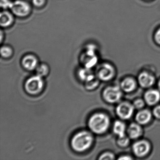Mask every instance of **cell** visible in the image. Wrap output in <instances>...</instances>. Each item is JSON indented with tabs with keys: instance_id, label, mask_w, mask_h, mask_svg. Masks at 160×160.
Wrapping results in <instances>:
<instances>
[{
	"instance_id": "3957f363",
	"label": "cell",
	"mask_w": 160,
	"mask_h": 160,
	"mask_svg": "<svg viewBox=\"0 0 160 160\" xmlns=\"http://www.w3.org/2000/svg\"><path fill=\"white\" fill-rule=\"evenodd\" d=\"M14 15L19 18H26L31 14L32 6L26 0H15L10 8Z\"/></svg>"
},
{
	"instance_id": "f1b7e54d",
	"label": "cell",
	"mask_w": 160,
	"mask_h": 160,
	"mask_svg": "<svg viewBox=\"0 0 160 160\" xmlns=\"http://www.w3.org/2000/svg\"><path fill=\"white\" fill-rule=\"evenodd\" d=\"M131 159H132V157L129 156H122L119 158V160H131Z\"/></svg>"
},
{
	"instance_id": "8fae6325",
	"label": "cell",
	"mask_w": 160,
	"mask_h": 160,
	"mask_svg": "<svg viewBox=\"0 0 160 160\" xmlns=\"http://www.w3.org/2000/svg\"><path fill=\"white\" fill-rule=\"evenodd\" d=\"M150 145L147 141L140 140L134 144L133 151L138 157H143L148 154L150 151Z\"/></svg>"
},
{
	"instance_id": "52a82bcc",
	"label": "cell",
	"mask_w": 160,
	"mask_h": 160,
	"mask_svg": "<svg viewBox=\"0 0 160 160\" xmlns=\"http://www.w3.org/2000/svg\"><path fill=\"white\" fill-rule=\"evenodd\" d=\"M81 59L84 67L91 69L95 66L98 62V58L95 54V48L92 46L89 48L86 53L82 56Z\"/></svg>"
},
{
	"instance_id": "484cf974",
	"label": "cell",
	"mask_w": 160,
	"mask_h": 160,
	"mask_svg": "<svg viewBox=\"0 0 160 160\" xmlns=\"http://www.w3.org/2000/svg\"><path fill=\"white\" fill-rule=\"evenodd\" d=\"M144 102L141 99H138L134 102L133 105L134 108L137 109H140L144 106Z\"/></svg>"
},
{
	"instance_id": "4fadbf2b",
	"label": "cell",
	"mask_w": 160,
	"mask_h": 160,
	"mask_svg": "<svg viewBox=\"0 0 160 160\" xmlns=\"http://www.w3.org/2000/svg\"><path fill=\"white\" fill-rule=\"evenodd\" d=\"M145 102L149 105H153L157 103L160 99V92L156 90H150L145 94Z\"/></svg>"
},
{
	"instance_id": "f546056e",
	"label": "cell",
	"mask_w": 160,
	"mask_h": 160,
	"mask_svg": "<svg viewBox=\"0 0 160 160\" xmlns=\"http://www.w3.org/2000/svg\"><path fill=\"white\" fill-rule=\"evenodd\" d=\"M4 33L2 30H1V43H2V42L4 40Z\"/></svg>"
},
{
	"instance_id": "7c38bea8",
	"label": "cell",
	"mask_w": 160,
	"mask_h": 160,
	"mask_svg": "<svg viewBox=\"0 0 160 160\" xmlns=\"http://www.w3.org/2000/svg\"><path fill=\"white\" fill-rule=\"evenodd\" d=\"M138 81L141 87L148 88L152 86L154 82V78L148 73L143 72L138 76Z\"/></svg>"
},
{
	"instance_id": "4316f807",
	"label": "cell",
	"mask_w": 160,
	"mask_h": 160,
	"mask_svg": "<svg viewBox=\"0 0 160 160\" xmlns=\"http://www.w3.org/2000/svg\"><path fill=\"white\" fill-rule=\"evenodd\" d=\"M153 114L155 118L160 119V105L157 106L153 110Z\"/></svg>"
},
{
	"instance_id": "603a6c76",
	"label": "cell",
	"mask_w": 160,
	"mask_h": 160,
	"mask_svg": "<svg viewBox=\"0 0 160 160\" xmlns=\"http://www.w3.org/2000/svg\"><path fill=\"white\" fill-rule=\"evenodd\" d=\"M129 143V139L126 136L121 137H119L118 140V143L121 147H125Z\"/></svg>"
},
{
	"instance_id": "44dd1931",
	"label": "cell",
	"mask_w": 160,
	"mask_h": 160,
	"mask_svg": "<svg viewBox=\"0 0 160 160\" xmlns=\"http://www.w3.org/2000/svg\"><path fill=\"white\" fill-rule=\"evenodd\" d=\"M99 84V79L96 76L94 78L85 82V88L88 90H92L96 88Z\"/></svg>"
},
{
	"instance_id": "7402d4cb",
	"label": "cell",
	"mask_w": 160,
	"mask_h": 160,
	"mask_svg": "<svg viewBox=\"0 0 160 160\" xmlns=\"http://www.w3.org/2000/svg\"><path fill=\"white\" fill-rule=\"evenodd\" d=\"M47 0H32V5L37 8H42L45 6Z\"/></svg>"
},
{
	"instance_id": "7a4b0ae2",
	"label": "cell",
	"mask_w": 160,
	"mask_h": 160,
	"mask_svg": "<svg viewBox=\"0 0 160 160\" xmlns=\"http://www.w3.org/2000/svg\"><path fill=\"white\" fill-rule=\"evenodd\" d=\"M110 120L104 113H95L90 117L88 125L90 130L96 134H102L109 128Z\"/></svg>"
},
{
	"instance_id": "277c9868",
	"label": "cell",
	"mask_w": 160,
	"mask_h": 160,
	"mask_svg": "<svg viewBox=\"0 0 160 160\" xmlns=\"http://www.w3.org/2000/svg\"><path fill=\"white\" fill-rule=\"evenodd\" d=\"M44 86L42 77L33 76L28 79L25 84L26 92L31 95H37L42 92Z\"/></svg>"
},
{
	"instance_id": "8992f818",
	"label": "cell",
	"mask_w": 160,
	"mask_h": 160,
	"mask_svg": "<svg viewBox=\"0 0 160 160\" xmlns=\"http://www.w3.org/2000/svg\"><path fill=\"white\" fill-rule=\"evenodd\" d=\"M122 93L118 87H109L107 88L103 92L104 99L110 103H114L118 102L121 98Z\"/></svg>"
},
{
	"instance_id": "6da1fadb",
	"label": "cell",
	"mask_w": 160,
	"mask_h": 160,
	"mask_svg": "<svg viewBox=\"0 0 160 160\" xmlns=\"http://www.w3.org/2000/svg\"><path fill=\"white\" fill-rule=\"evenodd\" d=\"M93 136L88 131H81L74 135L71 139V147L77 152H84L88 150L93 143Z\"/></svg>"
},
{
	"instance_id": "ac0fdd59",
	"label": "cell",
	"mask_w": 160,
	"mask_h": 160,
	"mask_svg": "<svg viewBox=\"0 0 160 160\" xmlns=\"http://www.w3.org/2000/svg\"><path fill=\"white\" fill-rule=\"evenodd\" d=\"M125 125L120 121L115 122L113 126V132L119 137L125 136Z\"/></svg>"
},
{
	"instance_id": "cb8c5ba5",
	"label": "cell",
	"mask_w": 160,
	"mask_h": 160,
	"mask_svg": "<svg viewBox=\"0 0 160 160\" xmlns=\"http://www.w3.org/2000/svg\"><path fill=\"white\" fill-rule=\"evenodd\" d=\"M115 159V156L113 153L110 152H106L100 155L99 158V160H111Z\"/></svg>"
},
{
	"instance_id": "4dcf8cb0",
	"label": "cell",
	"mask_w": 160,
	"mask_h": 160,
	"mask_svg": "<svg viewBox=\"0 0 160 160\" xmlns=\"http://www.w3.org/2000/svg\"><path fill=\"white\" fill-rule=\"evenodd\" d=\"M158 86L159 89L160 90V80L159 81V82H158Z\"/></svg>"
},
{
	"instance_id": "5b68a950",
	"label": "cell",
	"mask_w": 160,
	"mask_h": 160,
	"mask_svg": "<svg viewBox=\"0 0 160 160\" xmlns=\"http://www.w3.org/2000/svg\"><path fill=\"white\" fill-rule=\"evenodd\" d=\"M96 76L99 80L108 81L111 80L115 74L114 67L108 63H103L99 65L96 70Z\"/></svg>"
},
{
	"instance_id": "ba28073f",
	"label": "cell",
	"mask_w": 160,
	"mask_h": 160,
	"mask_svg": "<svg viewBox=\"0 0 160 160\" xmlns=\"http://www.w3.org/2000/svg\"><path fill=\"white\" fill-rule=\"evenodd\" d=\"M133 105L128 102L121 103L116 108V113L118 116L122 119H129L134 112Z\"/></svg>"
},
{
	"instance_id": "9a60e30c",
	"label": "cell",
	"mask_w": 160,
	"mask_h": 160,
	"mask_svg": "<svg viewBox=\"0 0 160 160\" xmlns=\"http://www.w3.org/2000/svg\"><path fill=\"white\" fill-rule=\"evenodd\" d=\"M151 116L149 111L145 109L141 110L137 114L136 120L139 124H147L150 121Z\"/></svg>"
},
{
	"instance_id": "9c48e42d",
	"label": "cell",
	"mask_w": 160,
	"mask_h": 160,
	"mask_svg": "<svg viewBox=\"0 0 160 160\" xmlns=\"http://www.w3.org/2000/svg\"><path fill=\"white\" fill-rule=\"evenodd\" d=\"M21 63L26 70L31 71L36 70L39 65V61L36 56L33 54H29L23 57Z\"/></svg>"
},
{
	"instance_id": "5bb4252c",
	"label": "cell",
	"mask_w": 160,
	"mask_h": 160,
	"mask_svg": "<svg viewBox=\"0 0 160 160\" xmlns=\"http://www.w3.org/2000/svg\"><path fill=\"white\" fill-rule=\"evenodd\" d=\"M78 75L79 79L83 81L84 83L94 78L96 76L92 72L91 68L85 67L79 69L78 72Z\"/></svg>"
},
{
	"instance_id": "2e32d148",
	"label": "cell",
	"mask_w": 160,
	"mask_h": 160,
	"mask_svg": "<svg viewBox=\"0 0 160 160\" xmlns=\"http://www.w3.org/2000/svg\"><path fill=\"white\" fill-rule=\"evenodd\" d=\"M135 81L131 78H127L123 79L121 84L122 89L126 92H132L135 89Z\"/></svg>"
},
{
	"instance_id": "83f0119b",
	"label": "cell",
	"mask_w": 160,
	"mask_h": 160,
	"mask_svg": "<svg viewBox=\"0 0 160 160\" xmlns=\"http://www.w3.org/2000/svg\"><path fill=\"white\" fill-rule=\"evenodd\" d=\"M154 39L155 42L160 45V28L156 31V32L154 34Z\"/></svg>"
},
{
	"instance_id": "e0dca14e",
	"label": "cell",
	"mask_w": 160,
	"mask_h": 160,
	"mask_svg": "<svg viewBox=\"0 0 160 160\" xmlns=\"http://www.w3.org/2000/svg\"><path fill=\"white\" fill-rule=\"evenodd\" d=\"M142 132L141 127L137 123H132L128 128V135L132 139H135L140 137L142 134Z\"/></svg>"
},
{
	"instance_id": "d4e9b609",
	"label": "cell",
	"mask_w": 160,
	"mask_h": 160,
	"mask_svg": "<svg viewBox=\"0 0 160 160\" xmlns=\"http://www.w3.org/2000/svg\"><path fill=\"white\" fill-rule=\"evenodd\" d=\"M12 3L10 0H1V6L3 10L10 9Z\"/></svg>"
},
{
	"instance_id": "ffe728a7",
	"label": "cell",
	"mask_w": 160,
	"mask_h": 160,
	"mask_svg": "<svg viewBox=\"0 0 160 160\" xmlns=\"http://www.w3.org/2000/svg\"><path fill=\"white\" fill-rule=\"evenodd\" d=\"M36 72L37 75L43 78L48 75L49 72V67L45 63L39 64L36 69Z\"/></svg>"
},
{
	"instance_id": "30bf717a",
	"label": "cell",
	"mask_w": 160,
	"mask_h": 160,
	"mask_svg": "<svg viewBox=\"0 0 160 160\" xmlns=\"http://www.w3.org/2000/svg\"><path fill=\"white\" fill-rule=\"evenodd\" d=\"M15 16L8 10H3L0 15V26L2 28H8L13 25L15 21Z\"/></svg>"
},
{
	"instance_id": "d6986e66",
	"label": "cell",
	"mask_w": 160,
	"mask_h": 160,
	"mask_svg": "<svg viewBox=\"0 0 160 160\" xmlns=\"http://www.w3.org/2000/svg\"><path fill=\"white\" fill-rule=\"evenodd\" d=\"M1 55L4 59H9L12 58L13 55L14 51L12 48L9 45L2 46L0 50Z\"/></svg>"
}]
</instances>
